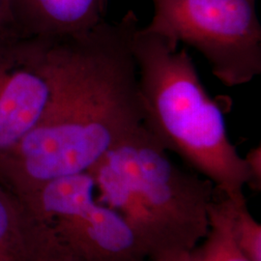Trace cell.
Wrapping results in <instances>:
<instances>
[{
  "label": "cell",
  "mask_w": 261,
  "mask_h": 261,
  "mask_svg": "<svg viewBox=\"0 0 261 261\" xmlns=\"http://www.w3.org/2000/svg\"><path fill=\"white\" fill-rule=\"evenodd\" d=\"M47 38H0V156L32 130L50 96Z\"/></svg>",
  "instance_id": "5"
},
{
  "label": "cell",
  "mask_w": 261,
  "mask_h": 261,
  "mask_svg": "<svg viewBox=\"0 0 261 261\" xmlns=\"http://www.w3.org/2000/svg\"><path fill=\"white\" fill-rule=\"evenodd\" d=\"M257 0H153L144 31L203 56L212 74L234 87L261 74V24Z\"/></svg>",
  "instance_id": "4"
},
{
  "label": "cell",
  "mask_w": 261,
  "mask_h": 261,
  "mask_svg": "<svg viewBox=\"0 0 261 261\" xmlns=\"http://www.w3.org/2000/svg\"><path fill=\"white\" fill-rule=\"evenodd\" d=\"M44 226L0 182V261L33 260Z\"/></svg>",
  "instance_id": "9"
},
{
  "label": "cell",
  "mask_w": 261,
  "mask_h": 261,
  "mask_svg": "<svg viewBox=\"0 0 261 261\" xmlns=\"http://www.w3.org/2000/svg\"><path fill=\"white\" fill-rule=\"evenodd\" d=\"M250 175L248 187L253 191L259 192L261 190V148L260 145L252 148L244 157Z\"/></svg>",
  "instance_id": "14"
},
{
  "label": "cell",
  "mask_w": 261,
  "mask_h": 261,
  "mask_svg": "<svg viewBox=\"0 0 261 261\" xmlns=\"http://www.w3.org/2000/svg\"><path fill=\"white\" fill-rule=\"evenodd\" d=\"M232 227L236 242L246 257L261 261V224L251 214L246 198L232 200Z\"/></svg>",
  "instance_id": "11"
},
{
  "label": "cell",
  "mask_w": 261,
  "mask_h": 261,
  "mask_svg": "<svg viewBox=\"0 0 261 261\" xmlns=\"http://www.w3.org/2000/svg\"><path fill=\"white\" fill-rule=\"evenodd\" d=\"M21 36L16 23L12 0H0V38Z\"/></svg>",
  "instance_id": "13"
},
{
  "label": "cell",
  "mask_w": 261,
  "mask_h": 261,
  "mask_svg": "<svg viewBox=\"0 0 261 261\" xmlns=\"http://www.w3.org/2000/svg\"><path fill=\"white\" fill-rule=\"evenodd\" d=\"M134 11L47 38L50 96L36 126L0 156V182L19 202L56 178L89 171L143 123Z\"/></svg>",
  "instance_id": "1"
},
{
  "label": "cell",
  "mask_w": 261,
  "mask_h": 261,
  "mask_svg": "<svg viewBox=\"0 0 261 261\" xmlns=\"http://www.w3.org/2000/svg\"><path fill=\"white\" fill-rule=\"evenodd\" d=\"M193 250L197 261H250L239 248L232 227V200L217 191L208 212L205 237Z\"/></svg>",
  "instance_id": "10"
},
{
  "label": "cell",
  "mask_w": 261,
  "mask_h": 261,
  "mask_svg": "<svg viewBox=\"0 0 261 261\" xmlns=\"http://www.w3.org/2000/svg\"><path fill=\"white\" fill-rule=\"evenodd\" d=\"M89 172L96 199L121 215L149 259L193 251L205 237L214 184L179 167L143 123Z\"/></svg>",
  "instance_id": "3"
},
{
  "label": "cell",
  "mask_w": 261,
  "mask_h": 261,
  "mask_svg": "<svg viewBox=\"0 0 261 261\" xmlns=\"http://www.w3.org/2000/svg\"><path fill=\"white\" fill-rule=\"evenodd\" d=\"M50 226L59 242L81 261H150L121 215L97 199L84 212Z\"/></svg>",
  "instance_id": "6"
},
{
  "label": "cell",
  "mask_w": 261,
  "mask_h": 261,
  "mask_svg": "<svg viewBox=\"0 0 261 261\" xmlns=\"http://www.w3.org/2000/svg\"><path fill=\"white\" fill-rule=\"evenodd\" d=\"M12 4L21 36L58 38L103 22L108 0H12Z\"/></svg>",
  "instance_id": "7"
},
{
  "label": "cell",
  "mask_w": 261,
  "mask_h": 261,
  "mask_svg": "<svg viewBox=\"0 0 261 261\" xmlns=\"http://www.w3.org/2000/svg\"><path fill=\"white\" fill-rule=\"evenodd\" d=\"M133 49L144 126L219 193L232 200L246 198V161L229 140L219 103L206 92L186 48L139 28Z\"/></svg>",
  "instance_id": "2"
},
{
  "label": "cell",
  "mask_w": 261,
  "mask_h": 261,
  "mask_svg": "<svg viewBox=\"0 0 261 261\" xmlns=\"http://www.w3.org/2000/svg\"><path fill=\"white\" fill-rule=\"evenodd\" d=\"M96 201V188L89 171L56 178L39 187L20 204L37 224L50 225L80 214Z\"/></svg>",
  "instance_id": "8"
},
{
  "label": "cell",
  "mask_w": 261,
  "mask_h": 261,
  "mask_svg": "<svg viewBox=\"0 0 261 261\" xmlns=\"http://www.w3.org/2000/svg\"><path fill=\"white\" fill-rule=\"evenodd\" d=\"M150 261H197L193 251H172L154 256Z\"/></svg>",
  "instance_id": "15"
},
{
  "label": "cell",
  "mask_w": 261,
  "mask_h": 261,
  "mask_svg": "<svg viewBox=\"0 0 261 261\" xmlns=\"http://www.w3.org/2000/svg\"><path fill=\"white\" fill-rule=\"evenodd\" d=\"M32 261H81L59 242L51 226L47 228Z\"/></svg>",
  "instance_id": "12"
}]
</instances>
